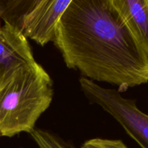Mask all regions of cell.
Wrapping results in <instances>:
<instances>
[{"label": "cell", "mask_w": 148, "mask_h": 148, "mask_svg": "<svg viewBox=\"0 0 148 148\" xmlns=\"http://www.w3.org/2000/svg\"><path fill=\"white\" fill-rule=\"evenodd\" d=\"M69 69L124 92L148 82V56L112 0H71L53 42Z\"/></svg>", "instance_id": "1"}, {"label": "cell", "mask_w": 148, "mask_h": 148, "mask_svg": "<svg viewBox=\"0 0 148 148\" xmlns=\"http://www.w3.org/2000/svg\"><path fill=\"white\" fill-rule=\"evenodd\" d=\"M53 97V80L40 64L22 74L0 92V137L30 134Z\"/></svg>", "instance_id": "2"}, {"label": "cell", "mask_w": 148, "mask_h": 148, "mask_svg": "<svg viewBox=\"0 0 148 148\" xmlns=\"http://www.w3.org/2000/svg\"><path fill=\"white\" fill-rule=\"evenodd\" d=\"M71 0H0L1 21L44 46L53 42L58 22Z\"/></svg>", "instance_id": "3"}, {"label": "cell", "mask_w": 148, "mask_h": 148, "mask_svg": "<svg viewBox=\"0 0 148 148\" xmlns=\"http://www.w3.org/2000/svg\"><path fill=\"white\" fill-rule=\"evenodd\" d=\"M81 90L90 104L111 116L142 148H148V115L137 106L136 100L125 98L117 89L106 88L81 77Z\"/></svg>", "instance_id": "4"}, {"label": "cell", "mask_w": 148, "mask_h": 148, "mask_svg": "<svg viewBox=\"0 0 148 148\" xmlns=\"http://www.w3.org/2000/svg\"><path fill=\"white\" fill-rule=\"evenodd\" d=\"M38 64L27 39L18 30L4 23L0 27V92Z\"/></svg>", "instance_id": "5"}, {"label": "cell", "mask_w": 148, "mask_h": 148, "mask_svg": "<svg viewBox=\"0 0 148 148\" xmlns=\"http://www.w3.org/2000/svg\"><path fill=\"white\" fill-rule=\"evenodd\" d=\"M112 2L148 56V0H112Z\"/></svg>", "instance_id": "6"}, {"label": "cell", "mask_w": 148, "mask_h": 148, "mask_svg": "<svg viewBox=\"0 0 148 148\" xmlns=\"http://www.w3.org/2000/svg\"><path fill=\"white\" fill-rule=\"evenodd\" d=\"M30 134L39 148H78L50 130L35 128Z\"/></svg>", "instance_id": "7"}, {"label": "cell", "mask_w": 148, "mask_h": 148, "mask_svg": "<svg viewBox=\"0 0 148 148\" xmlns=\"http://www.w3.org/2000/svg\"><path fill=\"white\" fill-rule=\"evenodd\" d=\"M79 148H129L121 140L93 138L84 142Z\"/></svg>", "instance_id": "8"}, {"label": "cell", "mask_w": 148, "mask_h": 148, "mask_svg": "<svg viewBox=\"0 0 148 148\" xmlns=\"http://www.w3.org/2000/svg\"><path fill=\"white\" fill-rule=\"evenodd\" d=\"M2 25V24H1V14H0V27Z\"/></svg>", "instance_id": "9"}]
</instances>
